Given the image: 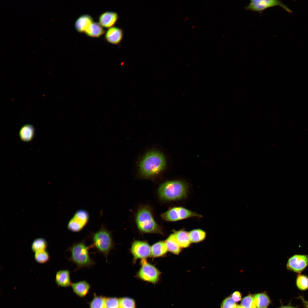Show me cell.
Instances as JSON below:
<instances>
[{
	"mask_svg": "<svg viewBox=\"0 0 308 308\" xmlns=\"http://www.w3.org/2000/svg\"><path fill=\"white\" fill-rule=\"evenodd\" d=\"M106 308H119V299L116 297L106 298Z\"/></svg>",
	"mask_w": 308,
	"mask_h": 308,
	"instance_id": "4dcf8cb0",
	"label": "cell"
},
{
	"mask_svg": "<svg viewBox=\"0 0 308 308\" xmlns=\"http://www.w3.org/2000/svg\"><path fill=\"white\" fill-rule=\"evenodd\" d=\"M92 17L88 14H84L80 16L76 20L75 27L77 31L80 33L85 32L86 29L93 23Z\"/></svg>",
	"mask_w": 308,
	"mask_h": 308,
	"instance_id": "9a60e30c",
	"label": "cell"
},
{
	"mask_svg": "<svg viewBox=\"0 0 308 308\" xmlns=\"http://www.w3.org/2000/svg\"><path fill=\"white\" fill-rule=\"evenodd\" d=\"M308 266V254H295L289 258L286 264L287 269L297 274L301 273Z\"/></svg>",
	"mask_w": 308,
	"mask_h": 308,
	"instance_id": "30bf717a",
	"label": "cell"
},
{
	"mask_svg": "<svg viewBox=\"0 0 308 308\" xmlns=\"http://www.w3.org/2000/svg\"><path fill=\"white\" fill-rule=\"evenodd\" d=\"M50 256L46 250L40 251L35 253L34 258L37 263L44 264L48 262L50 260Z\"/></svg>",
	"mask_w": 308,
	"mask_h": 308,
	"instance_id": "4316f807",
	"label": "cell"
},
{
	"mask_svg": "<svg viewBox=\"0 0 308 308\" xmlns=\"http://www.w3.org/2000/svg\"><path fill=\"white\" fill-rule=\"evenodd\" d=\"M105 31L99 23L93 22L85 32L88 36L98 38L104 34Z\"/></svg>",
	"mask_w": 308,
	"mask_h": 308,
	"instance_id": "7402d4cb",
	"label": "cell"
},
{
	"mask_svg": "<svg viewBox=\"0 0 308 308\" xmlns=\"http://www.w3.org/2000/svg\"><path fill=\"white\" fill-rule=\"evenodd\" d=\"M175 238L181 248L189 247L191 243L190 240L189 232L183 230L174 231Z\"/></svg>",
	"mask_w": 308,
	"mask_h": 308,
	"instance_id": "d6986e66",
	"label": "cell"
},
{
	"mask_svg": "<svg viewBox=\"0 0 308 308\" xmlns=\"http://www.w3.org/2000/svg\"><path fill=\"white\" fill-rule=\"evenodd\" d=\"M253 296L257 308H268L271 303L270 299L266 292L256 293Z\"/></svg>",
	"mask_w": 308,
	"mask_h": 308,
	"instance_id": "e0dca14e",
	"label": "cell"
},
{
	"mask_svg": "<svg viewBox=\"0 0 308 308\" xmlns=\"http://www.w3.org/2000/svg\"><path fill=\"white\" fill-rule=\"evenodd\" d=\"M119 308H136L134 300L130 297H124L119 298Z\"/></svg>",
	"mask_w": 308,
	"mask_h": 308,
	"instance_id": "83f0119b",
	"label": "cell"
},
{
	"mask_svg": "<svg viewBox=\"0 0 308 308\" xmlns=\"http://www.w3.org/2000/svg\"><path fill=\"white\" fill-rule=\"evenodd\" d=\"M189 235L191 243H198L203 241L206 236L205 232L200 228H196L189 232Z\"/></svg>",
	"mask_w": 308,
	"mask_h": 308,
	"instance_id": "603a6c76",
	"label": "cell"
},
{
	"mask_svg": "<svg viewBox=\"0 0 308 308\" xmlns=\"http://www.w3.org/2000/svg\"><path fill=\"white\" fill-rule=\"evenodd\" d=\"M161 217L166 221L174 222L191 218H201L202 216L184 207L177 206L170 208L162 213Z\"/></svg>",
	"mask_w": 308,
	"mask_h": 308,
	"instance_id": "8992f818",
	"label": "cell"
},
{
	"mask_svg": "<svg viewBox=\"0 0 308 308\" xmlns=\"http://www.w3.org/2000/svg\"><path fill=\"white\" fill-rule=\"evenodd\" d=\"M236 308H244L241 305H237Z\"/></svg>",
	"mask_w": 308,
	"mask_h": 308,
	"instance_id": "e575fe53",
	"label": "cell"
},
{
	"mask_svg": "<svg viewBox=\"0 0 308 308\" xmlns=\"http://www.w3.org/2000/svg\"><path fill=\"white\" fill-rule=\"evenodd\" d=\"M168 251L165 242L164 241L157 242L151 247V256L153 258L164 256Z\"/></svg>",
	"mask_w": 308,
	"mask_h": 308,
	"instance_id": "ac0fdd59",
	"label": "cell"
},
{
	"mask_svg": "<svg viewBox=\"0 0 308 308\" xmlns=\"http://www.w3.org/2000/svg\"><path fill=\"white\" fill-rule=\"evenodd\" d=\"M91 246H88L84 240L73 243L67 250L71 254L68 258L69 261L76 266L74 271L84 268H90L96 264L95 261L90 256L89 250Z\"/></svg>",
	"mask_w": 308,
	"mask_h": 308,
	"instance_id": "3957f363",
	"label": "cell"
},
{
	"mask_svg": "<svg viewBox=\"0 0 308 308\" xmlns=\"http://www.w3.org/2000/svg\"><path fill=\"white\" fill-rule=\"evenodd\" d=\"M295 298L301 301L304 308H308V300L305 299L303 295L299 294L298 296Z\"/></svg>",
	"mask_w": 308,
	"mask_h": 308,
	"instance_id": "d6a6232c",
	"label": "cell"
},
{
	"mask_svg": "<svg viewBox=\"0 0 308 308\" xmlns=\"http://www.w3.org/2000/svg\"><path fill=\"white\" fill-rule=\"evenodd\" d=\"M140 263L141 267L136 273V277L154 285L158 283L161 272L146 259H141Z\"/></svg>",
	"mask_w": 308,
	"mask_h": 308,
	"instance_id": "52a82bcc",
	"label": "cell"
},
{
	"mask_svg": "<svg viewBox=\"0 0 308 308\" xmlns=\"http://www.w3.org/2000/svg\"><path fill=\"white\" fill-rule=\"evenodd\" d=\"M135 222L139 231L143 233L163 234L162 227L155 220L150 208L145 205L138 210Z\"/></svg>",
	"mask_w": 308,
	"mask_h": 308,
	"instance_id": "277c9868",
	"label": "cell"
},
{
	"mask_svg": "<svg viewBox=\"0 0 308 308\" xmlns=\"http://www.w3.org/2000/svg\"><path fill=\"white\" fill-rule=\"evenodd\" d=\"M281 306L278 308H300L299 306H294L292 305L290 301L289 303L286 305H284L281 303Z\"/></svg>",
	"mask_w": 308,
	"mask_h": 308,
	"instance_id": "836d02e7",
	"label": "cell"
},
{
	"mask_svg": "<svg viewBox=\"0 0 308 308\" xmlns=\"http://www.w3.org/2000/svg\"><path fill=\"white\" fill-rule=\"evenodd\" d=\"M241 305L244 308H257L255 304L253 295L249 294L242 299Z\"/></svg>",
	"mask_w": 308,
	"mask_h": 308,
	"instance_id": "f1b7e54d",
	"label": "cell"
},
{
	"mask_svg": "<svg viewBox=\"0 0 308 308\" xmlns=\"http://www.w3.org/2000/svg\"><path fill=\"white\" fill-rule=\"evenodd\" d=\"M168 251L175 255H178L181 248L177 242L173 233L171 234L165 241Z\"/></svg>",
	"mask_w": 308,
	"mask_h": 308,
	"instance_id": "44dd1931",
	"label": "cell"
},
{
	"mask_svg": "<svg viewBox=\"0 0 308 308\" xmlns=\"http://www.w3.org/2000/svg\"><path fill=\"white\" fill-rule=\"evenodd\" d=\"M35 133L34 127L30 124L23 125L21 128L19 135L21 139L23 141L28 142L33 138Z\"/></svg>",
	"mask_w": 308,
	"mask_h": 308,
	"instance_id": "ffe728a7",
	"label": "cell"
},
{
	"mask_svg": "<svg viewBox=\"0 0 308 308\" xmlns=\"http://www.w3.org/2000/svg\"><path fill=\"white\" fill-rule=\"evenodd\" d=\"M71 286L74 292L82 297L87 295L90 288L89 283L85 280L72 283Z\"/></svg>",
	"mask_w": 308,
	"mask_h": 308,
	"instance_id": "2e32d148",
	"label": "cell"
},
{
	"mask_svg": "<svg viewBox=\"0 0 308 308\" xmlns=\"http://www.w3.org/2000/svg\"><path fill=\"white\" fill-rule=\"evenodd\" d=\"M169 162L164 153L157 149H151L145 152L138 161L139 174L144 178L155 177L167 169Z\"/></svg>",
	"mask_w": 308,
	"mask_h": 308,
	"instance_id": "6da1fadb",
	"label": "cell"
},
{
	"mask_svg": "<svg viewBox=\"0 0 308 308\" xmlns=\"http://www.w3.org/2000/svg\"><path fill=\"white\" fill-rule=\"evenodd\" d=\"M55 282L59 286L68 287L71 286L70 271L68 269L60 270L56 273Z\"/></svg>",
	"mask_w": 308,
	"mask_h": 308,
	"instance_id": "5bb4252c",
	"label": "cell"
},
{
	"mask_svg": "<svg viewBox=\"0 0 308 308\" xmlns=\"http://www.w3.org/2000/svg\"><path fill=\"white\" fill-rule=\"evenodd\" d=\"M280 6L289 12L290 10L281 1L277 0H252L246 7V9L253 12L260 13L269 8Z\"/></svg>",
	"mask_w": 308,
	"mask_h": 308,
	"instance_id": "9c48e42d",
	"label": "cell"
},
{
	"mask_svg": "<svg viewBox=\"0 0 308 308\" xmlns=\"http://www.w3.org/2000/svg\"><path fill=\"white\" fill-rule=\"evenodd\" d=\"M124 35L123 30L118 27H113L106 31L105 38L109 43L113 44H119L122 41Z\"/></svg>",
	"mask_w": 308,
	"mask_h": 308,
	"instance_id": "7c38bea8",
	"label": "cell"
},
{
	"mask_svg": "<svg viewBox=\"0 0 308 308\" xmlns=\"http://www.w3.org/2000/svg\"><path fill=\"white\" fill-rule=\"evenodd\" d=\"M189 192V186L180 180L167 181L161 184L158 190L159 198L164 202L181 200L186 198Z\"/></svg>",
	"mask_w": 308,
	"mask_h": 308,
	"instance_id": "7a4b0ae2",
	"label": "cell"
},
{
	"mask_svg": "<svg viewBox=\"0 0 308 308\" xmlns=\"http://www.w3.org/2000/svg\"><path fill=\"white\" fill-rule=\"evenodd\" d=\"M90 308H106V299L105 297L94 295L89 304Z\"/></svg>",
	"mask_w": 308,
	"mask_h": 308,
	"instance_id": "484cf974",
	"label": "cell"
},
{
	"mask_svg": "<svg viewBox=\"0 0 308 308\" xmlns=\"http://www.w3.org/2000/svg\"><path fill=\"white\" fill-rule=\"evenodd\" d=\"M90 218V214L87 211L83 209L78 210L69 220L67 224V228L72 232H79L87 225Z\"/></svg>",
	"mask_w": 308,
	"mask_h": 308,
	"instance_id": "ba28073f",
	"label": "cell"
},
{
	"mask_svg": "<svg viewBox=\"0 0 308 308\" xmlns=\"http://www.w3.org/2000/svg\"><path fill=\"white\" fill-rule=\"evenodd\" d=\"M231 297L233 300L236 302L241 300L242 298L241 293L238 291H236L232 294Z\"/></svg>",
	"mask_w": 308,
	"mask_h": 308,
	"instance_id": "1f68e13d",
	"label": "cell"
},
{
	"mask_svg": "<svg viewBox=\"0 0 308 308\" xmlns=\"http://www.w3.org/2000/svg\"><path fill=\"white\" fill-rule=\"evenodd\" d=\"M237 305L231 296H229L223 300L220 306L221 308H236Z\"/></svg>",
	"mask_w": 308,
	"mask_h": 308,
	"instance_id": "f546056e",
	"label": "cell"
},
{
	"mask_svg": "<svg viewBox=\"0 0 308 308\" xmlns=\"http://www.w3.org/2000/svg\"><path fill=\"white\" fill-rule=\"evenodd\" d=\"M88 237L92 242V248H94L102 254L107 262L108 255L115 245L112 232L102 225L97 231L90 232Z\"/></svg>",
	"mask_w": 308,
	"mask_h": 308,
	"instance_id": "5b68a950",
	"label": "cell"
},
{
	"mask_svg": "<svg viewBox=\"0 0 308 308\" xmlns=\"http://www.w3.org/2000/svg\"><path fill=\"white\" fill-rule=\"evenodd\" d=\"M130 251L134 264L138 259H146L151 256V247L146 242L135 240L132 243Z\"/></svg>",
	"mask_w": 308,
	"mask_h": 308,
	"instance_id": "8fae6325",
	"label": "cell"
},
{
	"mask_svg": "<svg viewBox=\"0 0 308 308\" xmlns=\"http://www.w3.org/2000/svg\"><path fill=\"white\" fill-rule=\"evenodd\" d=\"M48 246L46 240L43 238H38L33 241L31 246V248L33 252H36L46 250Z\"/></svg>",
	"mask_w": 308,
	"mask_h": 308,
	"instance_id": "d4e9b609",
	"label": "cell"
},
{
	"mask_svg": "<svg viewBox=\"0 0 308 308\" xmlns=\"http://www.w3.org/2000/svg\"><path fill=\"white\" fill-rule=\"evenodd\" d=\"M297 288L301 291H305L308 289V276L301 273L297 275L295 279Z\"/></svg>",
	"mask_w": 308,
	"mask_h": 308,
	"instance_id": "cb8c5ba5",
	"label": "cell"
},
{
	"mask_svg": "<svg viewBox=\"0 0 308 308\" xmlns=\"http://www.w3.org/2000/svg\"><path fill=\"white\" fill-rule=\"evenodd\" d=\"M119 19L118 14L113 11H106L101 14L99 17L100 24L103 27L110 28L114 27Z\"/></svg>",
	"mask_w": 308,
	"mask_h": 308,
	"instance_id": "4fadbf2b",
	"label": "cell"
}]
</instances>
